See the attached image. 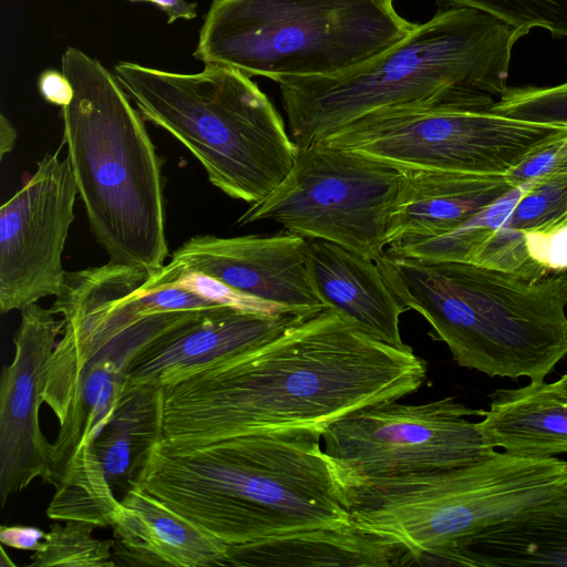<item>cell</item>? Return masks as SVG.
<instances>
[{
    "label": "cell",
    "instance_id": "2",
    "mask_svg": "<svg viewBox=\"0 0 567 567\" xmlns=\"http://www.w3.org/2000/svg\"><path fill=\"white\" fill-rule=\"evenodd\" d=\"M321 434L287 429L194 446L161 440L131 487L227 545L350 525Z\"/></svg>",
    "mask_w": 567,
    "mask_h": 567
},
{
    "label": "cell",
    "instance_id": "19",
    "mask_svg": "<svg viewBox=\"0 0 567 567\" xmlns=\"http://www.w3.org/2000/svg\"><path fill=\"white\" fill-rule=\"evenodd\" d=\"M432 560L435 566L567 567V489L435 551Z\"/></svg>",
    "mask_w": 567,
    "mask_h": 567
},
{
    "label": "cell",
    "instance_id": "3",
    "mask_svg": "<svg viewBox=\"0 0 567 567\" xmlns=\"http://www.w3.org/2000/svg\"><path fill=\"white\" fill-rule=\"evenodd\" d=\"M375 262L399 302L429 322L461 367L542 382L567 355V288L556 272L534 280L386 249Z\"/></svg>",
    "mask_w": 567,
    "mask_h": 567
},
{
    "label": "cell",
    "instance_id": "1",
    "mask_svg": "<svg viewBox=\"0 0 567 567\" xmlns=\"http://www.w3.org/2000/svg\"><path fill=\"white\" fill-rule=\"evenodd\" d=\"M426 362L324 308L274 339L164 388L163 441L204 445L287 429L322 431L416 392Z\"/></svg>",
    "mask_w": 567,
    "mask_h": 567
},
{
    "label": "cell",
    "instance_id": "23",
    "mask_svg": "<svg viewBox=\"0 0 567 567\" xmlns=\"http://www.w3.org/2000/svg\"><path fill=\"white\" fill-rule=\"evenodd\" d=\"M47 516L55 520H81L97 527L112 526L121 501L115 496L94 443L81 445L54 483Z\"/></svg>",
    "mask_w": 567,
    "mask_h": 567
},
{
    "label": "cell",
    "instance_id": "18",
    "mask_svg": "<svg viewBox=\"0 0 567 567\" xmlns=\"http://www.w3.org/2000/svg\"><path fill=\"white\" fill-rule=\"evenodd\" d=\"M307 252L313 287L326 308L374 339L399 348L406 346L399 324L406 308L374 260L321 239H307Z\"/></svg>",
    "mask_w": 567,
    "mask_h": 567
},
{
    "label": "cell",
    "instance_id": "6",
    "mask_svg": "<svg viewBox=\"0 0 567 567\" xmlns=\"http://www.w3.org/2000/svg\"><path fill=\"white\" fill-rule=\"evenodd\" d=\"M114 71L142 117L178 140L229 197L262 200L292 168L298 146L268 96L240 71L206 64L176 73L134 62Z\"/></svg>",
    "mask_w": 567,
    "mask_h": 567
},
{
    "label": "cell",
    "instance_id": "20",
    "mask_svg": "<svg viewBox=\"0 0 567 567\" xmlns=\"http://www.w3.org/2000/svg\"><path fill=\"white\" fill-rule=\"evenodd\" d=\"M406 550L352 524L227 545L224 566H401Z\"/></svg>",
    "mask_w": 567,
    "mask_h": 567
},
{
    "label": "cell",
    "instance_id": "29",
    "mask_svg": "<svg viewBox=\"0 0 567 567\" xmlns=\"http://www.w3.org/2000/svg\"><path fill=\"white\" fill-rule=\"evenodd\" d=\"M47 533L32 526H1L0 540L2 545L21 550L35 551L42 545Z\"/></svg>",
    "mask_w": 567,
    "mask_h": 567
},
{
    "label": "cell",
    "instance_id": "31",
    "mask_svg": "<svg viewBox=\"0 0 567 567\" xmlns=\"http://www.w3.org/2000/svg\"><path fill=\"white\" fill-rule=\"evenodd\" d=\"M18 132L11 122L3 115H0V159L10 153L16 144Z\"/></svg>",
    "mask_w": 567,
    "mask_h": 567
},
{
    "label": "cell",
    "instance_id": "22",
    "mask_svg": "<svg viewBox=\"0 0 567 567\" xmlns=\"http://www.w3.org/2000/svg\"><path fill=\"white\" fill-rule=\"evenodd\" d=\"M163 386L127 380L113 416L94 441L114 491L131 488L151 450L163 439Z\"/></svg>",
    "mask_w": 567,
    "mask_h": 567
},
{
    "label": "cell",
    "instance_id": "4",
    "mask_svg": "<svg viewBox=\"0 0 567 567\" xmlns=\"http://www.w3.org/2000/svg\"><path fill=\"white\" fill-rule=\"evenodd\" d=\"M526 33L471 8L440 9L367 63L333 76L281 78L278 83L292 141L318 144L381 109L454 89L501 96L512 51Z\"/></svg>",
    "mask_w": 567,
    "mask_h": 567
},
{
    "label": "cell",
    "instance_id": "21",
    "mask_svg": "<svg viewBox=\"0 0 567 567\" xmlns=\"http://www.w3.org/2000/svg\"><path fill=\"white\" fill-rule=\"evenodd\" d=\"M488 398L478 424L489 446L523 457L567 453V395L555 383L498 389Z\"/></svg>",
    "mask_w": 567,
    "mask_h": 567
},
{
    "label": "cell",
    "instance_id": "10",
    "mask_svg": "<svg viewBox=\"0 0 567 567\" xmlns=\"http://www.w3.org/2000/svg\"><path fill=\"white\" fill-rule=\"evenodd\" d=\"M402 169L323 143L298 147L292 168L267 197L250 204L237 225L280 224L377 261L385 251L388 220Z\"/></svg>",
    "mask_w": 567,
    "mask_h": 567
},
{
    "label": "cell",
    "instance_id": "27",
    "mask_svg": "<svg viewBox=\"0 0 567 567\" xmlns=\"http://www.w3.org/2000/svg\"><path fill=\"white\" fill-rule=\"evenodd\" d=\"M567 172V135L549 143L507 175L514 186L528 181Z\"/></svg>",
    "mask_w": 567,
    "mask_h": 567
},
{
    "label": "cell",
    "instance_id": "24",
    "mask_svg": "<svg viewBox=\"0 0 567 567\" xmlns=\"http://www.w3.org/2000/svg\"><path fill=\"white\" fill-rule=\"evenodd\" d=\"M97 526L81 520L51 525L40 548L31 555L30 567H114V540L93 536Z\"/></svg>",
    "mask_w": 567,
    "mask_h": 567
},
{
    "label": "cell",
    "instance_id": "17",
    "mask_svg": "<svg viewBox=\"0 0 567 567\" xmlns=\"http://www.w3.org/2000/svg\"><path fill=\"white\" fill-rule=\"evenodd\" d=\"M115 566H224L227 544L133 486L121 499L113 525Z\"/></svg>",
    "mask_w": 567,
    "mask_h": 567
},
{
    "label": "cell",
    "instance_id": "30",
    "mask_svg": "<svg viewBox=\"0 0 567 567\" xmlns=\"http://www.w3.org/2000/svg\"><path fill=\"white\" fill-rule=\"evenodd\" d=\"M167 16V23H173L178 19L190 20L196 18V3L186 0H148Z\"/></svg>",
    "mask_w": 567,
    "mask_h": 567
},
{
    "label": "cell",
    "instance_id": "25",
    "mask_svg": "<svg viewBox=\"0 0 567 567\" xmlns=\"http://www.w3.org/2000/svg\"><path fill=\"white\" fill-rule=\"evenodd\" d=\"M440 9L471 8L524 31H548L554 39L567 38V0H436Z\"/></svg>",
    "mask_w": 567,
    "mask_h": 567
},
{
    "label": "cell",
    "instance_id": "7",
    "mask_svg": "<svg viewBox=\"0 0 567 567\" xmlns=\"http://www.w3.org/2000/svg\"><path fill=\"white\" fill-rule=\"evenodd\" d=\"M566 489V461L504 451L467 465L339 486L351 524L404 548L402 565Z\"/></svg>",
    "mask_w": 567,
    "mask_h": 567
},
{
    "label": "cell",
    "instance_id": "34",
    "mask_svg": "<svg viewBox=\"0 0 567 567\" xmlns=\"http://www.w3.org/2000/svg\"><path fill=\"white\" fill-rule=\"evenodd\" d=\"M557 274L564 279V281L566 282V288H567V269L561 272H557Z\"/></svg>",
    "mask_w": 567,
    "mask_h": 567
},
{
    "label": "cell",
    "instance_id": "28",
    "mask_svg": "<svg viewBox=\"0 0 567 567\" xmlns=\"http://www.w3.org/2000/svg\"><path fill=\"white\" fill-rule=\"evenodd\" d=\"M38 87L45 101L61 107L66 106L74 96L69 79L56 70L43 71L39 78Z\"/></svg>",
    "mask_w": 567,
    "mask_h": 567
},
{
    "label": "cell",
    "instance_id": "12",
    "mask_svg": "<svg viewBox=\"0 0 567 567\" xmlns=\"http://www.w3.org/2000/svg\"><path fill=\"white\" fill-rule=\"evenodd\" d=\"M45 154L0 208V311L22 310L61 291L62 252L79 194L69 158Z\"/></svg>",
    "mask_w": 567,
    "mask_h": 567
},
{
    "label": "cell",
    "instance_id": "35",
    "mask_svg": "<svg viewBox=\"0 0 567 567\" xmlns=\"http://www.w3.org/2000/svg\"><path fill=\"white\" fill-rule=\"evenodd\" d=\"M128 1H147L148 2V0H128Z\"/></svg>",
    "mask_w": 567,
    "mask_h": 567
},
{
    "label": "cell",
    "instance_id": "15",
    "mask_svg": "<svg viewBox=\"0 0 567 567\" xmlns=\"http://www.w3.org/2000/svg\"><path fill=\"white\" fill-rule=\"evenodd\" d=\"M313 313L219 306L153 343L134 363L128 382L161 386L181 382L274 339Z\"/></svg>",
    "mask_w": 567,
    "mask_h": 567
},
{
    "label": "cell",
    "instance_id": "8",
    "mask_svg": "<svg viewBox=\"0 0 567 567\" xmlns=\"http://www.w3.org/2000/svg\"><path fill=\"white\" fill-rule=\"evenodd\" d=\"M394 0H213L194 56L275 82L333 76L404 39L417 23Z\"/></svg>",
    "mask_w": 567,
    "mask_h": 567
},
{
    "label": "cell",
    "instance_id": "13",
    "mask_svg": "<svg viewBox=\"0 0 567 567\" xmlns=\"http://www.w3.org/2000/svg\"><path fill=\"white\" fill-rule=\"evenodd\" d=\"M14 333V357L3 368L0 383V499L49 475L52 443L41 431L39 411L44 402L48 361L65 321L37 302L20 310Z\"/></svg>",
    "mask_w": 567,
    "mask_h": 567
},
{
    "label": "cell",
    "instance_id": "5",
    "mask_svg": "<svg viewBox=\"0 0 567 567\" xmlns=\"http://www.w3.org/2000/svg\"><path fill=\"white\" fill-rule=\"evenodd\" d=\"M74 96L63 143L90 228L114 264L154 275L168 257L161 161L116 76L76 48L62 55Z\"/></svg>",
    "mask_w": 567,
    "mask_h": 567
},
{
    "label": "cell",
    "instance_id": "33",
    "mask_svg": "<svg viewBox=\"0 0 567 567\" xmlns=\"http://www.w3.org/2000/svg\"><path fill=\"white\" fill-rule=\"evenodd\" d=\"M0 549H1V563H0V565L2 567H4V566H12V567L16 566V564L12 563L10 558L8 559L6 550L2 547Z\"/></svg>",
    "mask_w": 567,
    "mask_h": 567
},
{
    "label": "cell",
    "instance_id": "9",
    "mask_svg": "<svg viewBox=\"0 0 567 567\" xmlns=\"http://www.w3.org/2000/svg\"><path fill=\"white\" fill-rule=\"evenodd\" d=\"M488 93L454 89L431 99L371 112L320 143L399 168L506 175L567 135L566 126L493 113Z\"/></svg>",
    "mask_w": 567,
    "mask_h": 567
},
{
    "label": "cell",
    "instance_id": "11",
    "mask_svg": "<svg viewBox=\"0 0 567 567\" xmlns=\"http://www.w3.org/2000/svg\"><path fill=\"white\" fill-rule=\"evenodd\" d=\"M385 401L357 410L322 431L338 487L467 465L493 454L472 409L453 396L422 404Z\"/></svg>",
    "mask_w": 567,
    "mask_h": 567
},
{
    "label": "cell",
    "instance_id": "26",
    "mask_svg": "<svg viewBox=\"0 0 567 567\" xmlns=\"http://www.w3.org/2000/svg\"><path fill=\"white\" fill-rule=\"evenodd\" d=\"M489 110L518 121L567 127V81L556 86H507Z\"/></svg>",
    "mask_w": 567,
    "mask_h": 567
},
{
    "label": "cell",
    "instance_id": "16",
    "mask_svg": "<svg viewBox=\"0 0 567 567\" xmlns=\"http://www.w3.org/2000/svg\"><path fill=\"white\" fill-rule=\"evenodd\" d=\"M401 169L388 220V247L449 233L515 187L507 175Z\"/></svg>",
    "mask_w": 567,
    "mask_h": 567
},
{
    "label": "cell",
    "instance_id": "14",
    "mask_svg": "<svg viewBox=\"0 0 567 567\" xmlns=\"http://www.w3.org/2000/svg\"><path fill=\"white\" fill-rule=\"evenodd\" d=\"M168 275L198 271L265 302L295 311L324 309L312 284L307 239L289 231L271 236H194L175 249Z\"/></svg>",
    "mask_w": 567,
    "mask_h": 567
},
{
    "label": "cell",
    "instance_id": "32",
    "mask_svg": "<svg viewBox=\"0 0 567 567\" xmlns=\"http://www.w3.org/2000/svg\"><path fill=\"white\" fill-rule=\"evenodd\" d=\"M554 383L564 394L567 395V372Z\"/></svg>",
    "mask_w": 567,
    "mask_h": 567
}]
</instances>
